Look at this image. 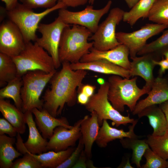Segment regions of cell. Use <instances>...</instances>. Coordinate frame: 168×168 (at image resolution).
I'll return each mask as SVG.
<instances>
[{
  "instance_id": "45",
  "label": "cell",
  "mask_w": 168,
  "mask_h": 168,
  "mask_svg": "<svg viewBox=\"0 0 168 168\" xmlns=\"http://www.w3.org/2000/svg\"><path fill=\"white\" fill-rule=\"evenodd\" d=\"M118 168H133L130 163V159L129 158H127V160L124 164H120Z\"/></svg>"
},
{
  "instance_id": "31",
  "label": "cell",
  "mask_w": 168,
  "mask_h": 168,
  "mask_svg": "<svg viewBox=\"0 0 168 168\" xmlns=\"http://www.w3.org/2000/svg\"><path fill=\"white\" fill-rule=\"evenodd\" d=\"M147 18L155 23L168 24V0H156Z\"/></svg>"
},
{
  "instance_id": "19",
  "label": "cell",
  "mask_w": 168,
  "mask_h": 168,
  "mask_svg": "<svg viewBox=\"0 0 168 168\" xmlns=\"http://www.w3.org/2000/svg\"><path fill=\"white\" fill-rule=\"evenodd\" d=\"M131 59L129 70L131 77H142L146 82L144 86L151 90L155 78L153 71L156 66L155 60L149 54L136 56Z\"/></svg>"
},
{
  "instance_id": "42",
  "label": "cell",
  "mask_w": 168,
  "mask_h": 168,
  "mask_svg": "<svg viewBox=\"0 0 168 168\" xmlns=\"http://www.w3.org/2000/svg\"><path fill=\"white\" fill-rule=\"evenodd\" d=\"M90 97L82 92L78 93L77 102L82 105H85L88 102Z\"/></svg>"
},
{
  "instance_id": "12",
  "label": "cell",
  "mask_w": 168,
  "mask_h": 168,
  "mask_svg": "<svg viewBox=\"0 0 168 168\" xmlns=\"http://www.w3.org/2000/svg\"><path fill=\"white\" fill-rule=\"evenodd\" d=\"M26 44L23 35L17 26L9 20L0 26V52L12 57L17 56Z\"/></svg>"
},
{
  "instance_id": "26",
  "label": "cell",
  "mask_w": 168,
  "mask_h": 168,
  "mask_svg": "<svg viewBox=\"0 0 168 168\" xmlns=\"http://www.w3.org/2000/svg\"><path fill=\"white\" fill-rule=\"evenodd\" d=\"M156 0H140L128 12L124 11L123 20L130 26L134 25L141 18H147Z\"/></svg>"
},
{
  "instance_id": "39",
  "label": "cell",
  "mask_w": 168,
  "mask_h": 168,
  "mask_svg": "<svg viewBox=\"0 0 168 168\" xmlns=\"http://www.w3.org/2000/svg\"><path fill=\"white\" fill-rule=\"evenodd\" d=\"M96 88L95 86L89 84H82L77 88V92H82L86 94L90 98L94 94Z\"/></svg>"
},
{
  "instance_id": "25",
  "label": "cell",
  "mask_w": 168,
  "mask_h": 168,
  "mask_svg": "<svg viewBox=\"0 0 168 168\" xmlns=\"http://www.w3.org/2000/svg\"><path fill=\"white\" fill-rule=\"evenodd\" d=\"M75 149L72 147L57 152L49 151L39 154H34L26 152L24 153L29 152L40 163L43 168H57L69 157Z\"/></svg>"
},
{
  "instance_id": "48",
  "label": "cell",
  "mask_w": 168,
  "mask_h": 168,
  "mask_svg": "<svg viewBox=\"0 0 168 168\" xmlns=\"http://www.w3.org/2000/svg\"><path fill=\"white\" fill-rule=\"evenodd\" d=\"M97 82L100 85H101L104 83L105 82L104 79L101 78H100L97 79Z\"/></svg>"
},
{
  "instance_id": "15",
  "label": "cell",
  "mask_w": 168,
  "mask_h": 168,
  "mask_svg": "<svg viewBox=\"0 0 168 168\" xmlns=\"http://www.w3.org/2000/svg\"><path fill=\"white\" fill-rule=\"evenodd\" d=\"M129 50L125 45L120 44L115 47L107 50L100 51L92 47L89 53L83 56L81 62L98 60H107L127 70L131 68V62L128 58Z\"/></svg>"
},
{
  "instance_id": "37",
  "label": "cell",
  "mask_w": 168,
  "mask_h": 168,
  "mask_svg": "<svg viewBox=\"0 0 168 168\" xmlns=\"http://www.w3.org/2000/svg\"><path fill=\"white\" fill-rule=\"evenodd\" d=\"M17 132L15 128L7 119L0 118V135L7 134L11 137L16 136Z\"/></svg>"
},
{
  "instance_id": "10",
  "label": "cell",
  "mask_w": 168,
  "mask_h": 168,
  "mask_svg": "<svg viewBox=\"0 0 168 168\" xmlns=\"http://www.w3.org/2000/svg\"><path fill=\"white\" fill-rule=\"evenodd\" d=\"M64 23L58 16L49 24L40 23L37 30L41 36L37 38L35 42L45 50L52 57L56 69L61 64L58 55V49L63 31L66 27L70 26Z\"/></svg>"
},
{
  "instance_id": "7",
  "label": "cell",
  "mask_w": 168,
  "mask_h": 168,
  "mask_svg": "<svg viewBox=\"0 0 168 168\" xmlns=\"http://www.w3.org/2000/svg\"><path fill=\"white\" fill-rule=\"evenodd\" d=\"M108 81L100 85L97 92L90 98L85 105L86 110L91 112L94 111L96 113L100 126L102 125L104 120L107 119L111 120L117 127L132 124L135 119L130 118L129 114L124 116L112 106L108 99Z\"/></svg>"
},
{
  "instance_id": "17",
  "label": "cell",
  "mask_w": 168,
  "mask_h": 168,
  "mask_svg": "<svg viewBox=\"0 0 168 168\" xmlns=\"http://www.w3.org/2000/svg\"><path fill=\"white\" fill-rule=\"evenodd\" d=\"M31 111L35 116V121L42 136L49 139L52 136L54 129L58 126H64L68 129L72 128L65 117L56 118L51 115L48 111L43 108L39 110L36 108L33 109Z\"/></svg>"
},
{
  "instance_id": "13",
  "label": "cell",
  "mask_w": 168,
  "mask_h": 168,
  "mask_svg": "<svg viewBox=\"0 0 168 168\" xmlns=\"http://www.w3.org/2000/svg\"><path fill=\"white\" fill-rule=\"evenodd\" d=\"M26 123L29 129V135L24 143L20 135L17 133L15 143L17 150L22 155L26 152L34 154H39L46 152L48 141L41 135L37 128L34 120L31 111L24 113Z\"/></svg>"
},
{
  "instance_id": "29",
  "label": "cell",
  "mask_w": 168,
  "mask_h": 168,
  "mask_svg": "<svg viewBox=\"0 0 168 168\" xmlns=\"http://www.w3.org/2000/svg\"><path fill=\"white\" fill-rule=\"evenodd\" d=\"M23 85L22 77L17 76L0 90V99L11 98L15 105L22 111V101L21 90Z\"/></svg>"
},
{
  "instance_id": "11",
  "label": "cell",
  "mask_w": 168,
  "mask_h": 168,
  "mask_svg": "<svg viewBox=\"0 0 168 168\" xmlns=\"http://www.w3.org/2000/svg\"><path fill=\"white\" fill-rule=\"evenodd\" d=\"M168 27V24H148L132 32H117L116 34V37L120 44L128 47L132 59L137 56L138 52L147 44L149 39Z\"/></svg>"
},
{
  "instance_id": "1",
  "label": "cell",
  "mask_w": 168,
  "mask_h": 168,
  "mask_svg": "<svg viewBox=\"0 0 168 168\" xmlns=\"http://www.w3.org/2000/svg\"><path fill=\"white\" fill-rule=\"evenodd\" d=\"M61 64L62 68L53 75L49 82L50 87L42 97L43 108L55 117L61 115L65 104L70 107L76 104V89L82 84L87 73L84 70H72L69 62H64Z\"/></svg>"
},
{
  "instance_id": "52",
  "label": "cell",
  "mask_w": 168,
  "mask_h": 168,
  "mask_svg": "<svg viewBox=\"0 0 168 168\" xmlns=\"http://www.w3.org/2000/svg\"><path fill=\"white\" fill-rule=\"evenodd\" d=\"M167 78L168 79V77H167Z\"/></svg>"
},
{
  "instance_id": "43",
  "label": "cell",
  "mask_w": 168,
  "mask_h": 168,
  "mask_svg": "<svg viewBox=\"0 0 168 168\" xmlns=\"http://www.w3.org/2000/svg\"><path fill=\"white\" fill-rule=\"evenodd\" d=\"M5 4V8L7 11L13 9L18 3V0H1Z\"/></svg>"
},
{
  "instance_id": "44",
  "label": "cell",
  "mask_w": 168,
  "mask_h": 168,
  "mask_svg": "<svg viewBox=\"0 0 168 168\" xmlns=\"http://www.w3.org/2000/svg\"><path fill=\"white\" fill-rule=\"evenodd\" d=\"M158 106L164 113L168 122V100L159 105Z\"/></svg>"
},
{
  "instance_id": "46",
  "label": "cell",
  "mask_w": 168,
  "mask_h": 168,
  "mask_svg": "<svg viewBox=\"0 0 168 168\" xmlns=\"http://www.w3.org/2000/svg\"><path fill=\"white\" fill-rule=\"evenodd\" d=\"M125 1L130 8H132L140 0H125Z\"/></svg>"
},
{
  "instance_id": "8",
  "label": "cell",
  "mask_w": 168,
  "mask_h": 168,
  "mask_svg": "<svg viewBox=\"0 0 168 168\" xmlns=\"http://www.w3.org/2000/svg\"><path fill=\"white\" fill-rule=\"evenodd\" d=\"M124 11L116 7L112 8L107 17L99 25L88 40L92 41L93 48L100 51L112 49L120 43L116 37V28L123 20Z\"/></svg>"
},
{
  "instance_id": "9",
  "label": "cell",
  "mask_w": 168,
  "mask_h": 168,
  "mask_svg": "<svg viewBox=\"0 0 168 168\" xmlns=\"http://www.w3.org/2000/svg\"><path fill=\"white\" fill-rule=\"evenodd\" d=\"M112 4V1L110 0L101 9H94L91 5L87 6L83 10L77 12L62 8L58 10V16L66 24L85 27L93 34L98 28L100 19L108 12Z\"/></svg>"
},
{
  "instance_id": "34",
  "label": "cell",
  "mask_w": 168,
  "mask_h": 168,
  "mask_svg": "<svg viewBox=\"0 0 168 168\" xmlns=\"http://www.w3.org/2000/svg\"><path fill=\"white\" fill-rule=\"evenodd\" d=\"M13 162L11 168H43L40 163L29 152Z\"/></svg>"
},
{
  "instance_id": "20",
  "label": "cell",
  "mask_w": 168,
  "mask_h": 168,
  "mask_svg": "<svg viewBox=\"0 0 168 168\" xmlns=\"http://www.w3.org/2000/svg\"><path fill=\"white\" fill-rule=\"evenodd\" d=\"M138 122L135 120L132 125L128 127V131H124L123 129H119L111 127L107 120L103 121L96 140L97 145L100 147H106L108 143L116 139H122L125 138H140V136L134 133V128Z\"/></svg>"
},
{
  "instance_id": "22",
  "label": "cell",
  "mask_w": 168,
  "mask_h": 168,
  "mask_svg": "<svg viewBox=\"0 0 168 168\" xmlns=\"http://www.w3.org/2000/svg\"><path fill=\"white\" fill-rule=\"evenodd\" d=\"M137 115L139 118L144 116L148 118L153 129V136H162L168 131V122L164 113L157 105L148 106Z\"/></svg>"
},
{
  "instance_id": "23",
  "label": "cell",
  "mask_w": 168,
  "mask_h": 168,
  "mask_svg": "<svg viewBox=\"0 0 168 168\" xmlns=\"http://www.w3.org/2000/svg\"><path fill=\"white\" fill-rule=\"evenodd\" d=\"M0 111L3 117L15 128L17 133H24L26 130L24 113L12 104L9 100L0 99Z\"/></svg>"
},
{
  "instance_id": "2",
  "label": "cell",
  "mask_w": 168,
  "mask_h": 168,
  "mask_svg": "<svg viewBox=\"0 0 168 168\" xmlns=\"http://www.w3.org/2000/svg\"><path fill=\"white\" fill-rule=\"evenodd\" d=\"M70 26L64 29L60 39L58 55L61 63L79 62L93 47V43L88 42L93 34L91 31L80 26L72 25L71 27Z\"/></svg>"
},
{
  "instance_id": "51",
  "label": "cell",
  "mask_w": 168,
  "mask_h": 168,
  "mask_svg": "<svg viewBox=\"0 0 168 168\" xmlns=\"http://www.w3.org/2000/svg\"><path fill=\"white\" fill-rule=\"evenodd\" d=\"M167 168H168V160L167 161Z\"/></svg>"
},
{
  "instance_id": "33",
  "label": "cell",
  "mask_w": 168,
  "mask_h": 168,
  "mask_svg": "<svg viewBox=\"0 0 168 168\" xmlns=\"http://www.w3.org/2000/svg\"><path fill=\"white\" fill-rule=\"evenodd\" d=\"M143 156L146 162L142 166V168H167V160L161 157L150 147L146 150Z\"/></svg>"
},
{
  "instance_id": "41",
  "label": "cell",
  "mask_w": 168,
  "mask_h": 168,
  "mask_svg": "<svg viewBox=\"0 0 168 168\" xmlns=\"http://www.w3.org/2000/svg\"><path fill=\"white\" fill-rule=\"evenodd\" d=\"M62 2L66 7H76L85 5L88 0H58Z\"/></svg>"
},
{
  "instance_id": "28",
  "label": "cell",
  "mask_w": 168,
  "mask_h": 168,
  "mask_svg": "<svg viewBox=\"0 0 168 168\" xmlns=\"http://www.w3.org/2000/svg\"><path fill=\"white\" fill-rule=\"evenodd\" d=\"M120 142L124 148L132 150L131 163L135 164L138 168H142L141 161L146 150L150 148L146 139L125 138L120 139Z\"/></svg>"
},
{
  "instance_id": "32",
  "label": "cell",
  "mask_w": 168,
  "mask_h": 168,
  "mask_svg": "<svg viewBox=\"0 0 168 168\" xmlns=\"http://www.w3.org/2000/svg\"><path fill=\"white\" fill-rule=\"evenodd\" d=\"M147 143L155 152L166 160H168V131L165 134L154 136H147Z\"/></svg>"
},
{
  "instance_id": "49",
  "label": "cell",
  "mask_w": 168,
  "mask_h": 168,
  "mask_svg": "<svg viewBox=\"0 0 168 168\" xmlns=\"http://www.w3.org/2000/svg\"><path fill=\"white\" fill-rule=\"evenodd\" d=\"M164 56L165 59L168 60V50L166 51L163 54Z\"/></svg>"
},
{
  "instance_id": "50",
  "label": "cell",
  "mask_w": 168,
  "mask_h": 168,
  "mask_svg": "<svg viewBox=\"0 0 168 168\" xmlns=\"http://www.w3.org/2000/svg\"><path fill=\"white\" fill-rule=\"evenodd\" d=\"M95 0H88V2L89 3L91 4V5H92L95 2Z\"/></svg>"
},
{
  "instance_id": "27",
  "label": "cell",
  "mask_w": 168,
  "mask_h": 168,
  "mask_svg": "<svg viewBox=\"0 0 168 168\" xmlns=\"http://www.w3.org/2000/svg\"><path fill=\"white\" fill-rule=\"evenodd\" d=\"M168 50V29L156 40L147 44L138 52L137 55L149 54L155 60L159 61L163 58V54Z\"/></svg>"
},
{
  "instance_id": "18",
  "label": "cell",
  "mask_w": 168,
  "mask_h": 168,
  "mask_svg": "<svg viewBox=\"0 0 168 168\" xmlns=\"http://www.w3.org/2000/svg\"><path fill=\"white\" fill-rule=\"evenodd\" d=\"M70 66L73 70L82 69L105 74L118 75L123 78L131 77L129 70L104 60L70 63Z\"/></svg>"
},
{
  "instance_id": "30",
  "label": "cell",
  "mask_w": 168,
  "mask_h": 168,
  "mask_svg": "<svg viewBox=\"0 0 168 168\" xmlns=\"http://www.w3.org/2000/svg\"><path fill=\"white\" fill-rule=\"evenodd\" d=\"M17 69L12 57L0 52V86L3 87L15 78Z\"/></svg>"
},
{
  "instance_id": "40",
  "label": "cell",
  "mask_w": 168,
  "mask_h": 168,
  "mask_svg": "<svg viewBox=\"0 0 168 168\" xmlns=\"http://www.w3.org/2000/svg\"><path fill=\"white\" fill-rule=\"evenodd\" d=\"M156 65H159L160 68L158 71V77H163L166 71L168 70V60L163 58L159 61H155Z\"/></svg>"
},
{
  "instance_id": "47",
  "label": "cell",
  "mask_w": 168,
  "mask_h": 168,
  "mask_svg": "<svg viewBox=\"0 0 168 168\" xmlns=\"http://www.w3.org/2000/svg\"><path fill=\"white\" fill-rule=\"evenodd\" d=\"M8 11L6 8L2 6L0 7V12L1 15L0 16V21H1L4 19L5 15L7 14Z\"/></svg>"
},
{
  "instance_id": "4",
  "label": "cell",
  "mask_w": 168,
  "mask_h": 168,
  "mask_svg": "<svg viewBox=\"0 0 168 168\" xmlns=\"http://www.w3.org/2000/svg\"><path fill=\"white\" fill-rule=\"evenodd\" d=\"M66 7L62 2L58 1L53 7L37 13L34 12L32 9L18 2L13 9L8 11L7 15L9 20L18 27L26 43L30 42H35L38 38L36 32L41 21L53 11Z\"/></svg>"
},
{
  "instance_id": "16",
  "label": "cell",
  "mask_w": 168,
  "mask_h": 168,
  "mask_svg": "<svg viewBox=\"0 0 168 168\" xmlns=\"http://www.w3.org/2000/svg\"><path fill=\"white\" fill-rule=\"evenodd\" d=\"M147 96L138 102L133 111V115H137L145 108L159 105L168 100V79L158 76L155 78Z\"/></svg>"
},
{
  "instance_id": "35",
  "label": "cell",
  "mask_w": 168,
  "mask_h": 168,
  "mask_svg": "<svg viewBox=\"0 0 168 168\" xmlns=\"http://www.w3.org/2000/svg\"><path fill=\"white\" fill-rule=\"evenodd\" d=\"M84 147V144L81 136L79 139V142L77 147L69 157L57 168H72L78 159Z\"/></svg>"
},
{
  "instance_id": "5",
  "label": "cell",
  "mask_w": 168,
  "mask_h": 168,
  "mask_svg": "<svg viewBox=\"0 0 168 168\" xmlns=\"http://www.w3.org/2000/svg\"><path fill=\"white\" fill-rule=\"evenodd\" d=\"M47 73L36 70L29 71L22 77L23 85L21 90L22 101V111L25 113L34 108H43L44 101L40 99L42 93L47 84L56 71Z\"/></svg>"
},
{
  "instance_id": "38",
  "label": "cell",
  "mask_w": 168,
  "mask_h": 168,
  "mask_svg": "<svg viewBox=\"0 0 168 168\" xmlns=\"http://www.w3.org/2000/svg\"><path fill=\"white\" fill-rule=\"evenodd\" d=\"M86 156L84 150L82 152L78 159L72 168H96L92 161Z\"/></svg>"
},
{
  "instance_id": "3",
  "label": "cell",
  "mask_w": 168,
  "mask_h": 168,
  "mask_svg": "<svg viewBox=\"0 0 168 168\" xmlns=\"http://www.w3.org/2000/svg\"><path fill=\"white\" fill-rule=\"evenodd\" d=\"M137 77L131 79L112 75L108 79V97L113 107L120 112L127 106L131 112L134 110L137 101L150 90L145 86L141 89L137 85Z\"/></svg>"
},
{
  "instance_id": "36",
  "label": "cell",
  "mask_w": 168,
  "mask_h": 168,
  "mask_svg": "<svg viewBox=\"0 0 168 168\" xmlns=\"http://www.w3.org/2000/svg\"><path fill=\"white\" fill-rule=\"evenodd\" d=\"M57 1L58 0H20L21 4L31 9L50 8L57 4Z\"/></svg>"
},
{
  "instance_id": "21",
  "label": "cell",
  "mask_w": 168,
  "mask_h": 168,
  "mask_svg": "<svg viewBox=\"0 0 168 168\" xmlns=\"http://www.w3.org/2000/svg\"><path fill=\"white\" fill-rule=\"evenodd\" d=\"M91 116H85L80 125L82 137L84 144V152L88 158L92 157V148L95 142L100 129L97 115L93 111Z\"/></svg>"
},
{
  "instance_id": "24",
  "label": "cell",
  "mask_w": 168,
  "mask_h": 168,
  "mask_svg": "<svg viewBox=\"0 0 168 168\" xmlns=\"http://www.w3.org/2000/svg\"><path fill=\"white\" fill-rule=\"evenodd\" d=\"M15 137L0 135V167L11 168L14 160L22 154L14 148Z\"/></svg>"
},
{
  "instance_id": "6",
  "label": "cell",
  "mask_w": 168,
  "mask_h": 168,
  "mask_svg": "<svg viewBox=\"0 0 168 168\" xmlns=\"http://www.w3.org/2000/svg\"><path fill=\"white\" fill-rule=\"evenodd\" d=\"M17 69V76L22 77L29 71L39 70L47 73L56 71L52 57L36 42L26 43L18 55L12 57Z\"/></svg>"
},
{
  "instance_id": "14",
  "label": "cell",
  "mask_w": 168,
  "mask_h": 168,
  "mask_svg": "<svg viewBox=\"0 0 168 168\" xmlns=\"http://www.w3.org/2000/svg\"><path fill=\"white\" fill-rule=\"evenodd\" d=\"M83 119V118L76 122L71 129L61 126L56 127L48 141L47 150L57 152L74 146L82 136L80 127Z\"/></svg>"
}]
</instances>
